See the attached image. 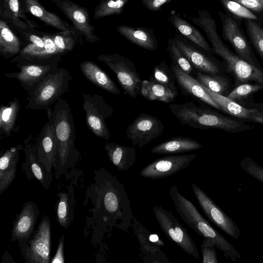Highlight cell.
<instances>
[{
  "label": "cell",
  "mask_w": 263,
  "mask_h": 263,
  "mask_svg": "<svg viewBox=\"0 0 263 263\" xmlns=\"http://www.w3.org/2000/svg\"><path fill=\"white\" fill-rule=\"evenodd\" d=\"M198 16L183 14L204 32L211 44L214 53L227 64V69L233 74L238 84L253 82L263 85V70L251 65L233 52L221 40L215 19L205 9H198Z\"/></svg>",
  "instance_id": "1"
},
{
  "label": "cell",
  "mask_w": 263,
  "mask_h": 263,
  "mask_svg": "<svg viewBox=\"0 0 263 263\" xmlns=\"http://www.w3.org/2000/svg\"><path fill=\"white\" fill-rule=\"evenodd\" d=\"M168 108L182 125L200 129L218 128L232 133H239L251 128L244 123L228 118L193 101L182 104H171Z\"/></svg>",
  "instance_id": "2"
},
{
  "label": "cell",
  "mask_w": 263,
  "mask_h": 263,
  "mask_svg": "<svg viewBox=\"0 0 263 263\" xmlns=\"http://www.w3.org/2000/svg\"><path fill=\"white\" fill-rule=\"evenodd\" d=\"M170 194L178 215L190 228L203 238L212 239L215 247L233 261L241 258L235 247L211 225L191 201L179 193L176 185L171 187Z\"/></svg>",
  "instance_id": "3"
},
{
  "label": "cell",
  "mask_w": 263,
  "mask_h": 263,
  "mask_svg": "<svg viewBox=\"0 0 263 263\" xmlns=\"http://www.w3.org/2000/svg\"><path fill=\"white\" fill-rule=\"evenodd\" d=\"M54 128L57 145V157L55 167L67 166L76 161L79 152L74 144L75 125L69 104L60 98L54 104L53 109H46Z\"/></svg>",
  "instance_id": "4"
},
{
  "label": "cell",
  "mask_w": 263,
  "mask_h": 263,
  "mask_svg": "<svg viewBox=\"0 0 263 263\" xmlns=\"http://www.w3.org/2000/svg\"><path fill=\"white\" fill-rule=\"evenodd\" d=\"M72 77L67 69L58 67L44 78L28 94L27 109H46L67 91Z\"/></svg>",
  "instance_id": "5"
},
{
  "label": "cell",
  "mask_w": 263,
  "mask_h": 263,
  "mask_svg": "<svg viewBox=\"0 0 263 263\" xmlns=\"http://www.w3.org/2000/svg\"><path fill=\"white\" fill-rule=\"evenodd\" d=\"M97 58L115 74L124 94L132 98H136L140 94L142 81L130 60L119 53L101 54Z\"/></svg>",
  "instance_id": "6"
},
{
  "label": "cell",
  "mask_w": 263,
  "mask_h": 263,
  "mask_svg": "<svg viewBox=\"0 0 263 263\" xmlns=\"http://www.w3.org/2000/svg\"><path fill=\"white\" fill-rule=\"evenodd\" d=\"M82 96L87 127L97 137L109 140L110 136L106 120L113 114L112 106L99 95L82 93Z\"/></svg>",
  "instance_id": "7"
},
{
  "label": "cell",
  "mask_w": 263,
  "mask_h": 263,
  "mask_svg": "<svg viewBox=\"0 0 263 263\" xmlns=\"http://www.w3.org/2000/svg\"><path fill=\"white\" fill-rule=\"evenodd\" d=\"M153 211L162 231L167 238L186 253L199 259L197 248L192 238L185 227L173 213L159 206H154Z\"/></svg>",
  "instance_id": "8"
},
{
  "label": "cell",
  "mask_w": 263,
  "mask_h": 263,
  "mask_svg": "<svg viewBox=\"0 0 263 263\" xmlns=\"http://www.w3.org/2000/svg\"><path fill=\"white\" fill-rule=\"evenodd\" d=\"M218 14L221 23L223 39L230 43L240 58L251 65L258 66L254 60L252 48L239 24L238 18L227 11L219 10Z\"/></svg>",
  "instance_id": "9"
},
{
  "label": "cell",
  "mask_w": 263,
  "mask_h": 263,
  "mask_svg": "<svg viewBox=\"0 0 263 263\" xmlns=\"http://www.w3.org/2000/svg\"><path fill=\"white\" fill-rule=\"evenodd\" d=\"M173 39L195 71L208 74L221 73L220 63L212 53L188 41L180 34H176Z\"/></svg>",
  "instance_id": "10"
},
{
  "label": "cell",
  "mask_w": 263,
  "mask_h": 263,
  "mask_svg": "<svg viewBox=\"0 0 263 263\" xmlns=\"http://www.w3.org/2000/svg\"><path fill=\"white\" fill-rule=\"evenodd\" d=\"M191 187L205 215L213 223L232 238L237 239L240 231L236 223L199 186L194 183Z\"/></svg>",
  "instance_id": "11"
},
{
  "label": "cell",
  "mask_w": 263,
  "mask_h": 263,
  "mask_svg": "<svg viewBox=\"0 0 263 263\" xmlns=\"http://www.w3.org/2000/svg\"><path fill=\"white\" fill-rule=\"evenodd\" d=\"M164 126L157 117L145 113L140 114L126 128V137L133 145L142 148L160 136Z\"/></svg>",
  "instance_id": "12"
},
{
  "label": "cell",
  "mask_w": 263,
  "mask_h": 263,
  "mask_svg": "<svg viewBox=\"0 0 263 263\" xmlns=\"http://www.w3.org/2000/svg\"><path fill=\"white\" fill-rule=\"evenodd\" d=\"M60 61L50 63L23 62L15 64L17 72L5 73L4 76L15 79L28 94L44 78L54 71Z\"/></svg>",
  "instance_id": "13"
},
{
  "label": "cell",
  "mask_w": 263,
  "mask_h": 263,
  "mask_svg": "<svg viewBox=\"0 0 263 263\" xmlns=\"http://www.w3.org/2000/svg\"><path fill=\"white\" fill-rule=\"evenodd\" d=\"M195 154L171 155L157 159L143 168L140 176L152 179H162L187 167Z\"/></svg>",
  "instance_id": "14"
},
{
  "label": "cell",
  "mask_w": 263,
  "mask_h": 263,
  "mask_svg": "<svg viewBox=\"0 0 263 263\" xmlns=\"http://www.w3.org/2000/svg\"><path fill=\"white\" fill-rule=\"evenodd\" d=\"M52 3L72 22L73 27L88 43H93L101 40L90 23L86 8L70 0H52Z\"/></svg>",
  "instance_id": "15"
},
{
  "label": "cell",
  "mask_w": 263,
  "mask_h": 263,
  "mask_svg": "<svg viewBox=\"0 0 263 263\" xmlns=\"http://www.w3.org/2000/svg\"><path fill=\"white\" fill-rule=\"evenodd\" d=\"M50 222L47 216L40 223L28 241L25 254L30 263H48L50 254Z\"/></svg>",
  "instance_id": "16"
},
{
  "label": "cell",
  "mask_w": 263,
  "mask_h": 263,
  "mask_svg": "<svg viewBox=\"0 0 263 263\" xmlns=\"http://www.w3.org/2000/svg\"><path fill=\"white\" fill-rule=\"evenodd\" d=\"M43 37L45 42V48H41L31 44H26L21 52L10 60V62L15 63L23 62H60L62 57L66 53L57 47L50 33L44 32Z\"/></svg>",
  "instance_id": "17"
},
{
  "label": "cell",
  "mask_w": 263,
  "mask_h": 263,
  "mask_svg": "<svg viewBox=\"0 0 263 263\" xmlns=\"http://www.w3.org/2000/svg\"><path fill=\"white\" fill-rule=\"evenodd\" d=\"M48 119L36 137L35 147L39 162L51 173L56 165L58 149L53 125L51 120Z\"/></svg>",
  "instance_id": "18"
},
{
  "label": "cell",
  "mask_w": 263,
  "mask_h": 263,
  "mask_svg": "<svg viewBox=\"0 0 263 263\" xmlns=\"http://www.w3.org/2000/svg\"><path fill=\"white\" fill-rule=\"evenodd\" d=\"M170 68L174 74L176 83L182 94L189 96L215 109L220 110L217 104L196 79L193 78L191 75L185 73L177 65L172 62H171Z\"/></svg>",
  "instance_id": "19"
},
{
  "label": "cell",
  "mask_w": 263,
  "mask_h": 263,
  "mask_svg": "<svg viewBox=\"0 0 263 263\" xmlns=\"http://www.w3.org/2000/svg\"><path fill=\"white\" fill-rule=\"evenodd\" d=\"M203 87L219 106L220 110L235 117L263 124V114L261 111L256 109L244 107L227 97L213 92L204 86Z\"/></svg>",
  "instance_id": "20"
},
{
  "label": "cell",
  "mask_w": 263,
  "mask_h": 263,
  "mask_svg": "<svg viewBox=\"0 0 263 263\" xmlns=\"http://www.w3.org/2000/svg\"><path fill=\"white\" fill-rule=\"evenodd\" d=\"M1 17L4 18L15 30L40 26L29 20L23 11L21 0H0Z\"/></svg>",
  "instance_id": "21"
},
{
  "label": "cell",
  "mask_w": 263,
  "mask_h": 263,
  "mask_svg": "<svg viewBox=\"0 0 263 263\" xmlns=\"http://www.w3.org/2000/svg\"><path fill=\"white\" fill-rule=\"evenodd\" d=\"M22 8L25 13H29L39 18L46 25L60 31L77 30L58 14L48 11L39 0H21Z\"/></svg>",
  "instance_id": "22"
},
{
  "label": "cell",
  "mask_w": 263,
  "mask_h": 263,
  "mask_svg": "<svg viewBox=\"0 0 263 263\" xmlns=\"http://www.w3.org/2000/svg\"><path fill=\"white\" fill-rule=\"evenodd\" d=\"M116 30L126 40L144 49L155 51L158 48V42L152 28L121 25Z\"/></svg>",
  "instance_id": "23"
},
{
  "label": "cell",
  "mask_w": 263,
  "mask_h": 263,
  "mask_svg": "<svg viewBox=\"0 0 263 263\" xmlns=\"http://www.w3.org/2000/svg\"><path fill=\"white\" fill-rule=\"evenodd\" d=\"M178 32L188 41L201 47L212 54H214L212 46L205 39L200 31L183 18L176 10H173L167 18Z\"/></svg>",
  "instance_id": "24"
},
{
  "label": "cell",
  "mask_w": 263,
  "mask_h": 263,
  "mask_svg": "<svg viewBox=\"0 0 263 263\" xmlns=\"http://www.w3.org/2000/svg\"><path fill=\"white\" fill-rule=\"evenodd\" d=\"M80 67L84 77L94 85L112 94L120 93L114 81L96 63L86 60L80 64Z\"/></svg>",
  "instance_id": "25"
},
{
  "label": "cell",
  "mask_w": 263,
  "mask_h": 263,
  "mask_svg": "<svg viewBox=\"0 0 263 263\" xmlns=\"http://www.w3.org/2000/svg\"><path fill=\"white\" fill-rule=\"evenodd\" d=\"M38 215L37 206L32 202L25 203L14 222L12 240H23L31 234Z\"/></svg>",
  "instance_id": "26"
},
{
  "label": "cell",
  "mask_w": 263,
  "mask_h": 263,
  "mask_svg": "<svg viewBox=\"0 0 263 263\" xmlns=\"http://www.w3.org/2000/svg\"><path fill=\"white\" fill-rule=\"evenodd\" d=\"M14 29L2 17L0 18V54L6 59L18 55L25 43Z\"/></svg>",
  "instance_id": "27"
},
{
  "label": "cell",
  "mask_w": 263,
  "mask_h": 263,
  "mask_svg": "<svg viewBox=\"0 0 263 263\" xmlns=\"http://www.w3.org/2000/svg\"><path fill=\"white\" fill-rule=\"evenodd\" d=\"M104 148L110 162L121 171H127L135 162L136 152L134 147L106 142Z\"/></svg>",
  "instance_id": "28"
},
{
  "label": "cell",
  "mask_w": 263,
  "mask_h": 263,
  "mask_svg": "<svg viewBox=\"0 0 263 263\" xmlns=\"http://www.w3.org/2000/svg\"><path fill=\"white\" fill-rule=\"evenodd\" d=\"M202 145L198 141L189 137H173L153 147V154L174 155L200 149Z\"/></svg>",
  "instance_id": "29"
},
{
  "label": "cell",
  "mask_w": 263,
  "mask_h": 263,
  "mask_svg": "<svg viewBox=\"0 0 263 263\" xmlns=\"http://www.w3.org/2000/svg\"><path fill=\"white\" fill-rule=\"evenodd\" d=\"M18 147L7 149L0 158V194L8 187L15 177L19 159Z\"/></svg>",
  "instance_id": "30"
},
{
  "label": "cell",
  "mask_w": 263,
  "mask_h": 263,
  "mask_svg": "<svg viewBox=\"0 0 263 263\" xmlns=\"http://www.w3.org/2000/svg\"><path fill=\"white\" fill-rule=\"evenodd\" d=\"M21 104L18 99L14 98L7 105L0 108V134L7 137H10L15 130V125Z\"/></svg>",
  "instance_id": "31"
},
{
  "label": "cell",
  "mask_w": 263,
  "mask_h": 263,
  "mask_svg": "<svg viewBox=\"0 0 263 263\" xmlns=\"http://www.w3.org/2000/svg\"><path fill=\"white\" fill-rule=\"evenodd\" d=\"M140 95L148 100L165 103L174 101L177 97L166 86L150 80L142 81Z\"/></svg>",
  "instance_id": "32"
},
{
  "label": "cell",
  "mask_w": 263,
  "mask_h": 263,
  "mask_svg": "<svg viewBox=\"0 0 263 263\" xmlns=\"http://www.w3.org/2000/svg\"><path fill=\"white\" fill-rule=\"evenodd\" d=\"M25 147L26 156V162L30 167L34 176L40 181L45 188H48L51 181V175L39 162L36 154L35 144L29 142V139L26 140Z\"/></svg>",
  "instance_id": "33"
},
{
  "label": "cell",
  "mask_w": 263,
  "mask_h": 263,
  "mask_svg": "<svg viewBox=\"0 0 263 263\" xmlns=\"http://www.w3.org/2000/svg\"><path fill=\"white\" fill-rule=\"evenodd\" d=\"M196 79L213 92L224 96L229 88L228 79L220 74H208L195 71Z\"/></svg>",
  "instance_id": "34"
},
{
  "label": "cell",
  "mask_w": 263,
  "mask_h": 263,
  "mask_svg": "<svg viewBox=\"0 0 263 263\" xmlns=\"http://www.w3.org/2000/svg\"><path fill=\"white\" fill-rule=\"evenodd\" d=\"M133 222L135 234L139 241L142 253L145 256H149L162 252L161 247L150 240L151 232L141 225L135 217H134Z\"/></svg>",
  "instance_id": "35"
},
{
  "label": "cell",
  "mask_w": 263,
  "mask_h": 263,
  "mask_svg": "<svg viewBox=\"0 0 263 263\" xmlns=\"http://www.w3.org/2000/svg\"><path fill=\"white\" fill-rule=\"evenodd\" d=\"M57 47L65 53L72 51L77 44L82 43V35L77 31L50 33Z\"/></svg>",
  "instance_id": "36"
},
{
  "label": "cell",
  "mask_w": 263,
  "mask_h": 263,
  "mask_svg": "<svg viewBox=\"0 0 263 263\" xmlns=\"http://www.w3.org/2000/svg\"><path fill=\"white\" fill-rule=\"evenodd\" d=\"M149 80L166 86L177 96L178 91L175 78L164 60L154 67Z\"/></svg>",
  "instance_id": "37"
},
{
  "label": "cell",
  "mask_w": 263,
  "mask_h": 263,
  "mask_svg": "<svg viewBox=\"0 0 263 263\" xmlns=\"http://www.w3.org/2000/svg\"><path fill=\"white\" fill-rule=\"evenodd\" d=\"M130 0H100L93 12V18L98 20L112 15H120Z\"/></svg>",
  "instance_id": "38"
},
{
  "label": "cell",
  "mask_w": 263,
  "mask_h": 263,
  "mask_svg": "<svg viewBox=\"0 0 263 263\" xmlns=\"http://www.w3.org/2000/svg\"><path fill=\"white\" fill-rule=\"evenodd\" d=\"M247 33L256 51L263 60V27L255 21L245 19Z\"/></svg>",
  "instance_id": "39"
},
{
  "label": "cell",
  "mask_w": 263,
  "mask_h": 263,
  "mask_svg": "<svg viewBox=\"0 0 263 263\" xmlns=\"http://www.w3.org/2000/svg\"><path fill=\"white\" fill-rule=\"evenodd\" d=\"M166 50L169 53L172 62L177 65L185 73L192 76L195 70L187 58L178 48L173 38L168 40Z\"/></svg>",
  "instance_id": "40"
},
{
  "label": "cell",
  "mask_w": 263,
  "mask_h": 263,
  "mask_svg": "<svg viewBox=\"0 0 263 263\" xmlns=\"http://www.w3.org/2000/svg\"><path fill=\"white\" fill-rule=\"evenodd\" d=\"M219 1L226 11L234 16L238 18L254 20L260 24L258 17L250 10L240 3L233 0H219Z\"/></svg>",
  "instance_id": "41"
},
{
  "label": "cell",
  "mask_w": 263,
  "mask_h": 263,
  "mask_svg": "<svg viewBox=\"0 0 263 263\" xmlns=\"http://www.w3.org/2000/svg\"><path fill=\"white\" fill-rule=\"evenodd\" d=\"M59 200L57 206L58 220L60 225L67 228L70 224L71 206L68 195L61 192L58 194Z\"/></svg>",
  "instance_id": "42"
},
{
  "label": "cell",
  "mask_w": 263,
  "mask_h": 263,
  "mask_svg": "<svg viewBox=\"0 0 263 263\" xmlns=\"http://www.w3.org/2000/svg\"><path fill=\"white\" fill-rule=\"evenodd\" d=\"M262 89L263 85L260 84L242 83L235 88L227 97L236 102L246 99L251 94Z\"/></svg>",
  "instance_id": "43"
},
{
  "label": "cell",
  "mask_w": 263,
  "mask_h": 263,
  "mask_svg": "<svg viewBox=\"0 0 263 263\" xmlns=\"http://www.w3.org/2000/svg\"><path fill=\"white\" fill-rule=\"evenodd\" d=\"M240 165L246 173L263 183V167L248 157L240 161Z\"/></svg>",
  "instance_id": "44"
},
{
  "label": "cell",
  "mask_w": 263,
  "mask_h": 263,
  "mask_svg": "<svg viewBox=\"0 0 263 263\" xmlns=\"http://www.w3.org/2000/svg\"><path fill=\"white\" fill-rule=\"evenodd\" d=\"M215 246L211 238H204L201 245L203 263H217L218 258Z\"/></svg>",
  "instance_id": "45"
},
{
  "label": "cell",
  "mask_w": 263,
  "mask_h": 263,
  "mask_svg": "<svg viewBox=\"0 0 263 263\" xmlns=\"http://www.w3.org/2000/svg\"><path fill=\"white\" fill-rule=\"evenodd\" d=\"M247 7L259 18L261 25L263 21V0H233Z\"/></svg>",
  "instance_id": "46"
},
{
  "label": "cell",
  "mask_w": 263,
  "mask_h": 263,
  "mask_svg": "<svg viewBox=\"0 0 263 263\" xmlns=\"http://www.w3.org/2000/svg\"><path fill=\"white\" fill-rule=\"evenodd\" d=\"M143 6L148 10L159 11L165 4L171 3L173 0H141Z\"/></svg>",
  "instance_id": "47"
},
{
  "label": "cell",
  "mask_w": 263,
  "mask_h": 263,
  "mask_svg": "<svg viewBox=\"0 0 263 263\" xmlns=\"http://www.w3.org/2000/svg\"><path fill=\"white\" fill-rule=\"evenodd\" d=\"M64 235L60 238L57 252L54 257L52 259L51 263H64Z\"/></svg>",
  "instance_id": "48"
},
{
  "label": "cell",
  "mask_w": 263,
  "mask_h": 263,
  "mask_svg": "<svg viewBox=\"0 0 263 263\" xmlns=\"http://www.w3.org/2000/svg\"><path fill=\"white\" fill-rule=\"evenodd\" d=\"M262 259H263V251H262Z\"/></svg>",
  "instance_id": "49"
},
{
  "label": "cell",
  "mask_w": 263,
  "mask_h": 263,
  "mask_svg": "<svg viewBox=\"0 0 263 263\" xmlns=\"http://www.w3.org/2000/svg\"><path fill=\"white\" fill-rule=\"evenodd\" d=\"M261 113L263 114V108L262 109L261 111Z\"/></svg>",
  "instance_id": "50"
}]
</instances>
